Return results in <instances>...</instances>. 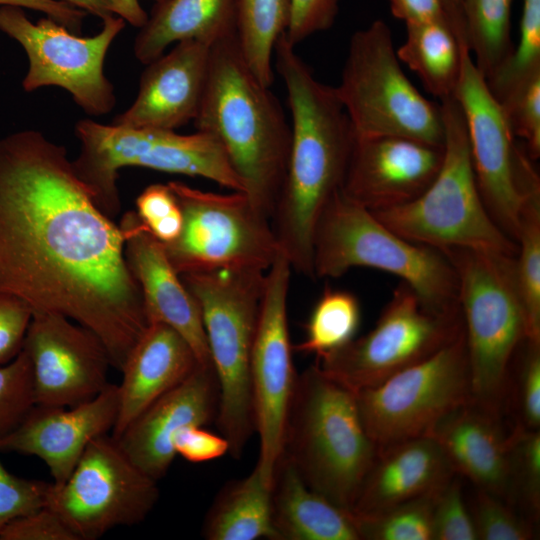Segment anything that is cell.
Masks as SVG:
<instances>
[{"instance_id":"6da1fadb","label":"cell","mask_w":540,"mask_h":540,"mask_svg":"<svg viewBox=\"0 0 540 540\" xmlns=\"http://www.w3.org/2000/svg\"><path fill=\"white\" fill-rule=\"evenodd\" d=\"M124 243L64 146L31 129L0 138V292L86 327L119 371L149 326Z\"/></svg>"},{"instance_id":"7a4b0ae2","label":"cell","mask_w":540,"mask_h":540,"mask_svg":"<svg viewBox=\"0 0 540 540\" xmlns=\"http://www.w3.org/2000/svg\"><path fill=\"white\" fill-rule=\"evenodd\" d=\"M274 57L287 92L291 144L285 181L270 223L292 270L314 279L315 225L342 187L356 133L335 87L314 76L285 33L275 45Z\"/></svg>"},{"instance_id":"3957f363","label":"cell","mask_w":540,"mask_h":540,"mask_svg":"<svg viewBox=\"0 0 540 540\" xmlns=\"http://www.w3.org/2000/svg\"><path fill=\"white\" fill-rule=\"evenodd\" d=\"M196 131L213 136L238 175L243 193L271 220L285 181L291 126L279 99L246 66L232 34L211 47Z\"/></svg>"},{"instance_id":"277c9868","label":"cell","mask_w":540,"mask_h":540,"mask_svg":"<svg viewBox=\"0 0 540 540\" xmlns=\"http://www.w3.org/2000/svg\"><path fill=\"white\" fill-rule=\"evenodd\" d=\"M355 392L314 363L297 374L282 453L306 485L350 511L376 454Z\"/></svg>"},{"instance_id":"5b68a950","label":"cell","mask_w":540,"mask_h":540,"mask_svg":"<svg viewBox=\"0 0 540 540\" xmlns=\"http://www.w3.org/2000/svg\"><path fill=\"white\" fill-rule=\"evenodd\" d=\"M355 267L397 276L431 312L460 310L457 273L448 255L401 237L340 189L315 225L314 276L338 278Z\"/></svg>"},{"instance_id":"8992f818","label":"cell","mask_w":540,"mask_h":540,"mask_svg":"<svg viewBox=\"0 0 540 540\" xmlns=\"http://www.w3.org/2000/svg\"><path fill=\"white\" fill-rule=\"evenodd\" d=\"M265 276L256 269L180 275L200 307L219 386L215 422L235 459L255 432L250 365Z\"/></svg>"},{"instance_id":"52a82bcc","label":"cell","mask_w":540,"mask_h":540,"mask_svg":"<svg viewBox=\"0 0 540 540\" xmlns=\"http://www.w3.org/2000/svg\"><path fill=\"white\" fill-rule=\"evenodd\" d=\"M443 252L458 278L472 400L503 414L510 366L527 339L516 255L474 249Z\"/></svg>"},{"instance_id":"ba28073f","label":"cell","mask_w":540,"mask_h":540,"mask_svg":"<svg viewBox=\"0 0 540 540\" xmlns=\"http://www.w3.org/2000/svg\"><path fill=\"white\" fill-rule=\"evenodd\" d=\"M439 104L445 142L437 176L416 199L372 213L401 237L441 251L474 249L516 255V242L496 224L480 196L458 101L451 96Z\"/></svg>"},{"instance_id":"9c48e42d","label":"cell","mask_w":540,"mask_h":540,"mask_svg":"<svg viewBox=\"0 0 540 540\" xmlns=\"http://www.w3.org/2000/svg\"><path fill=\"white\" fill-rule=\"evenodd\" d=\"M80 152L72 160L76 176L109 218L120 212L119 170L136 166L171 174L199 176L232 191L243 185L219 142L196 131L135 128L85 118L75 124Z\"/></svg>"},{"instance_id":"30bf717a","label":"cell","mask_w":540,"mask_h":540,"mask_svg":"<svg viewBox=\"0 0 540 540\" xmlns=\"http://www.w3.org/2000/svg\"><path fill=\"white\" fill-rule=\"evenodd\" d=\"M335 91L356 135L402 136L444 146L440 104L425 98L408 79L383 20L351 36Z\"/></svg>"},{"instance_id":"8fae6325","label":"cell","mask_w":540,"mask_h":540,"mask_svg":"<svg viewBox=\"0 0 540 540\" xmlns=\"http://www.w3.org/2000/svg\"><path fill=\"white\" fill-rule=\"evenodd\" d=\"M181 209L180 234L162 243L179 274L217 269L267 271L280 254L270 220L243 192L219 194L168 183Z\"/></svg>"},{"instance_id":"7c38bea8","label":"cell","mask_w":540,"mask_h":540,"mask_svg":"<svg viewBox=\"0 0 540 540\" xmlns=\"http://www.w3.org/2000/svg\"><path fill=\"white\" fill-rule=\"evenodd\" d=\"M463 330L461 310L431 312L401 281L373 329L316 358L315 363L326 375L357 392L425 360Z\"/></svg>"},{"instance_id":"4fadbf2b","label":"cell","mask_w":540,"mask_h":540,"mask_svg":"<svg viewBox=\"0 0 540 540\" xmlns=\"http://www.w3.org/2000/svg\"><path fill=\"white\" fill-rule=\"evenodd\" d=\"M355 396L378 449L428 435L446 414L472 400L464 330L430 357Z\"/></svg>"},{"instance_id":"5bb4252c","label":"cell","mask_w":540,"mask_h":540,"mask_svg":"<svg viewBox=\"0 0 540 540\" xmlns=\"http://www.w3.org/2000/svg\"><path fill=\"white\" fill-rule=\"evenodd\" d=\"M102 21L97 34L82 37L47 16L34 23L22 8L0 7V31L15 40L27 56L23 89L32 92L57 86L69 92L88 115L111 112L116 96L104 73V61L126 21L117 15Z\"/></svg>"},{"instance_id":"9a60e30c","label":"cell","mask_w":540,"mask_h":540,"mask_svg":"<svg viewBox=\"0 0 540 540\" xmlns=\"http://www.w3.org/2000/svg\"><path fill=\"white\" fill-rule=\"evenodd\" d=\"M454 97L464 115L480 196L496 224L516 242L522 209L527 198L540 191V180L467 46Z\"/></svg>"},{"instance_id":"2e32d148","label":"cell","mask_w":540,"mask_h":540,"mask_svg":"<svg viewBox=\"0 0 540 540\" xmlns=\"http://www.w3.org/2000/svg\"><path fill=\"white\" fill-rule=\"evenodd\" d=\"M158 498V481L108 433L90 442L63 484L51 482L46 505L78 540H95L116 527L141 523Z\"/></svg>"},{"instance_id":"e0dca14e","label":"cell","mask_w":540,"mask_h":540,"mask_svg":"<svg viewBox=\"0 0 540 540\" xmlns=\"http://www.w3.org/2000/svg\"><path fill=\"white\" fill-rule=\"evenodd\" d=\"M291 273L292 268L281 253L266 271L250 365L255 432L260 443L256 466L270 486L283 449L297 377L287 319Z\"/></svg>"},{"instance_id":"ac0fdd59","label":"cell","mask_w":540,"mask_h":540,"mask_svg":"<svg viewBox=\"0 0 540 540\" xmlns=\"http://www.w3.org/2000/svg\"><path fill=\"white\" fill-rule=\"evenodd\" d=\"M22 350L32 368L36 405L70 407L110 383L107 349L89 329L53 312H34Z\"/></svg>"},{"instance_id":"d6986e66","label":"cell","mask_w":540,"mask_h":540,"mask_svg":"<svg viewBox=\"0 0 540 540\" xmlns=\"http://www.w3.org/2000/svg\"><path fill=\"white\" fill-rule=\"evenodd\" d=\"M444 146L392 135H356L342 193L371 212L408 203L433 182Z\"/></svg>"},{"instance_id":"ffe728a7","label":"cell","mask_w":540,"mask_h":540,"mask_svg":"<svg viewBox=\"0 0 540 540\" xmlns=\"http://www.w3.org/2000/svg\"><path fill=\"white\" fill-rule=\"evenodd\" d=\"M119 408L118 385L70 407L35 405L24 421L0 440V451L36 456L56 486L63 484L95 438L112 432Z\"/></svg>"},{"instance_id":"44dd1931","label":"cell","mask_w":540,"mask_h":540,"mask_svg":"<svg viewBox=\"0 0 540 540\" xmlns=\"http://www.w3.org/2000/svg\"><path fill=\"white\" fill-rule=\"evenodd\" d=\"M219 386L213 366L200 364L180 384L146 408L115 438L129 458L159 481L169 470L176 452L175 436L190 425L216 420Z\"/></svg>"},{"instance_id":"7402d4cb","label":"cell","mask_w":540,"mask_h":540,"mask_svg":"<svg viewBox=\"0 0 540 540\" xmlns=\"http://www.w3.org/2000/svg\"><path fill=\"white\" fill-rule=\"evenodd\" d=\"M125 237L124 255L137 281L150 323H162L179 333L202 366H213L200 307L169 262L162 243L134 211L119 224Z\"/></svg>"},{"instance_id":"603a6c76","label":"cell","mask_w":540,"mask_h":540,"mask_svg":"<svg viewBox=\"0 0 540 540\" xmlns=\"http://www.w3.org/2000/svg\"><path fill=\"white\" fill-rule=\"evenodd\" d=\"M211 47L194 40L146 64L132 105L113 124L175 130L193 121L204 94Z\"/></svg>"},{"instance_id":"cb8c5ba5","label":"cell","mask_w":540,"mask_h":540,"mask_svg":"<svg viewBox=\"0 0 540 540\" xmlns=\"http://www.w3.org/2000/svg\"><path fill=\"white\" fill-rule=\"evenodd\" d=\"M501 417L470 400L440 419L428 435L441 447L457 476L506 501L509 432Z\"/></svg>"},{"instance_id":"d4e9b609","label":"cell","mask_w":540,"mask_h":540,"mask_svg":"<svg viewBox=\"0 0 540 540\" xmlns=\"http://www.w3.org/2000/svg\"><path fill=\"white\" fill-rule=\"evenodd\" d=\"M455 475L443 450L429 435L379 448L351 513H376L432 494Z\"/></svg>"},{"instance_id":"484cf974","label":"cell","mask_w":540,"mask_h":540,"mask_svg":"<svg viewBox=\"0 0 540 540\" xmlns=\"http://www.w3.org/2000/svg\"><path fill=\"white\" fill-rule=\"evenodd\" d=\"M186 340L171 327L150 323L121 368L119 408L111 435L122 432L153 402L185 380L197 367Z\"/></svg>"},{"instance_id":"4316f807","label":"cell","mask_w":540,"mask_h":540,"mask_svg":"<svg viewBox=\"0 0 540 540\" xmlns=\"http://www.w3.org/2000/svg\"><path fill=\"white\" fill-rule=\"evenodd\" d=\"M271 518L277 540H359L351 512L309 488L283 454L272 479Z\"/></svg>"},{"instance_id":"83f0119b","label":"cell","mask_w":540,"mask_h":540,"mask_svg":"<svg viewBox=\"0 0 540 540\" xmlns=\"http://www.w3.org/2000/svg\"><path fill=\"white\" fill-rule=\"evenodd\" d=\"M236 34L235 0H163L139 28L133 51L148 64L171 44L194 40L212 47Z\"/></svg>"},{"instance_id":"f1b7e54d","label":"cell","mask_w":540,"mask_h":540,"mask_svg":"<svg viewBox=\"0 0 540 540\" xmlns=\"http://www.w3.org/2000/svg\"><path fill=\"white\" fill-rule=\"evenodd\" d=\"M208 540H277L271 518V486L257 466L227 482L216 495L202 527Z\"/></svg>"},{"instance_id":"f546056e","label":"cell","mask_w":540,"mask_h":540,"mask_svg":"<svg viewBox=\"0 0 540 540\" xmlns=\"http://www.w3.org/2000/svg\"><path fill=\"white\" fill-rule=\"evenodd\" d=\"M396 50L400 62L418 75L426 90L442 100L454 96L463 62L461 42L446 21L410 22Z\"/></svg>"},{"instance_id":"4dcf8cb0","label":"cell","mask_w":540,"mask_h":540,"mask_svg":"<svg viewBox=\"0 0 540 540\" xmlns=\"http://www.w3.org/2000/svg\"><path fill=\"white\" fill-rule=\"evenodd\" d=\"M291 13V0H235L238 48L250 72L266 87L273 84L274 48L289 27Z\"/></svg>"},{"instance_id":"1f68e13d","label":"cell","mask_w":540,"mask_h":540,"mask_svg":"<svg viewBox=\"0 0 540 540\" xmlns=\"http://www.w3.org/2000/svg\"><path fill=\"white\" fill-rule=\"evenodd\" d=\"M513 0H463L462 18L468 49L477 69L488 79L512 51Z\"/></svg>"},{"instance_id":"d6a6232c","label":"cell","mask_w":540,"mask_h":540,"mask_svg":"<svg viewBox=\"0 0 540 540\" xmlns=\"http://www.w3.org/2000/svg\"><path fill=\"white\" fill-rule=\"evenodd\" d=\"M360 321V304L354 294L326 288L310 314L305 338L295 350L316 358L337 350L354 339Z\"/></svg>"},{"instance_id":"836d02e7","label":"cell","mask_w":540,"mask_h":540,"mask_svg":"<svg viewBox=\"0 0 540 540\" xmlns=\"http://www.w3.org/2000/svg\"><path fill=\"white\" fill-rule=\"evenodd\" d=\"M515 270L527 325V339L540 341V191L521 212L516 236Z\"/></svg>"},{"instance_id":"e575fe53","label":"cell","mask_w":540,"mask_h":540,"mask_svg":"<svg viewBox=\"0 0 540 540\" xmlns=\"http://www.w3.org/2000/svg\"><path fill=\"white\" fill-rule=\"evenodd\" d=\"M506 502L536 524L540 515V429L509 431Z\"/></svg>"},{"instance_id":"d590c367","label":"cell","mask_w":540,"mask_h":540,"mask_svg":"<svg viewBox=\"0 0 540 540\" xmlns=\"http://www.w3.org/2000/svg\"><path fill=\"white\" fill-rule=\"evenodd\" d=\"M436 492L376 513H351L359 540H432V509Z\"/></svg>"},{"instance_id":"8d00e7d4","label":"cell","mask_w":540,"mask_h":540,"mask_svg":"<svg viewBox=\"0 0 540 540\" xmlns=\"http://www.w3.org/2000/svg\"><path fill=\"white\" fill-rule=\"evenodd\" d=\"M540 72V0H523L520 37L505 62L488 78L486 84L500 102L535 73Z\"/></svg>"},{"instance_id":"74e56055","label":"cell","mask_w":540,"mask_h":540,"mask_svg":"<svg viewBox=\"0 0 540 540\" xmlns=\"http://www.w3.org/2000/svg\"><path fill=\"white\" fill-rule=\"evenodd\" d=\"M514 416V425L540 429V341L525 339L508 373L504 410Z\"/></svg>"},{"instance_id":"f35d334b","label":"cell","mask_w":540,"mask_h":540,"mask_svg":"<svg viewBox=\"0 0 540 540\" xmlns=\"http://www.w3.org/2000/svg\"><path fill=\"white\" fill-rule=\"evenodd\" d=\"M477 540H531L535 523L515 512L503 499L476 489L468 505Z\"/></svg>"},{"instance_id":"ab89813d","label":"cell","mask_w":540,"mask_h":540,"mask_svg":"<svg viewBox=\"0 0 540 540\" xmlns=\"http://www.w3.org/2000/svg\"><path fill=\"white\" fill-rule=\"evenodd\" d=\"M35 405L31 363L21 350L0 366V440L11 434Z\"/></svg>"},{"instance_id":"60d3db41","label":"cell","mask_w":540,"mask_h":540,"mask_svg":"<svg viewBox=\"0 0 540 540\" xmlns=\"http://www.w3.org/2000/svg\"><path fill=\"white\" fill-rule=\"evenodd\" d=\"M515 137L523 140L532 161L540 157V72L511 90L499 102Z\"/></svg>"},{"instance_id":"b9f144b4","label":"cell","mask_w":540,"mask_h":540,"mask_svg":"<svg viewBox=\"0 0 540 540\" xmlns=\"http://www.w3.org/2000/svg\"><path fill=\"white\" fill-rule=\"evenodd\" d=\"M432 540H477L457 475L434 494Z\"/></svg>"},{"instance_id":"7bdbcfd3","label":"cell","mask_w":540,"mask_h":540,"mask_svg":"<svg viewBox=\"0 0 540 540\" xmlns=\"http://www.w3.org/2000/svg\"><path fill=\"white\" fill-rule=\"evenodd\" d=\"M136 208L140 220L160 242L169 243L180 234L183 217L168 184L147 186L137 197Z\"/></svg>"},{"instance_id":"ee69618b","label":"cell","mask_w":540,"mask_h":540,"mask_svg":"<svg viewBox=\"0 0 540 540\" xmlns=\"http://www.w3.org/2000/svg\"><path fill=\"white\" fill-rule=\"evenodd\" d=\"M51 483L10 473L0 461V531L13 519L46 505Z\"/></svg>"},{"instance_id":"f6af8a7d","label":"cell","mask_w":540,"mask_h":540,"mask_svg":"<svg viewBox=\"0 0 540 540\" xmlns=\"http://www.w3.org/2000/svg\"><path fill=\"white\" fill-rule=\"evenodd\" d=\"M0 540H78L75 533L49 506L21 515L0 531Z\"/></svg>"},{"instance_id":"bcb514c9","label":"cell","mask_w":540,"mask_h":540,"mask_svg":"<svg viewBox=\"0 0 540 540\" xmlns=\"http://www.w3.org/2000/svg\"><path fill=\"white\" fill-rule=\"evenodd\" d=\"M340 0H291L292 13L285 33L296 47L315 33L329 29L335 22Z\"/></svg>"},{"instance_id":"7dc6e473","label":"cell","mask_w":540,"mask_h":540,"mask_svg":"<svg viewBox=\"0 0 540 540\" xmlns=\"http://www.w3.org/2000/svg\"><path fill=\"white\" fill-rule=\"evenodd\" d=\"M32 315V309L20 298L0 292V365L22 350Z\"/></svg>"},{"instance_id":"c3c4849f","label":"cell","mask_w":540,"mask_h":540,"mask_svg":"<svg viewBox=\"0 0 540 540\" xmlns=\"http://www.w3.org/2000/svg\"><path fill=\"white\" fill-rule=\"evenodd\" d=\"M173 446L176 455L192 463L214 460L229 452V443L224 436L197 425L183 428L175 436Z\"/></svg>"},{"instance_id":"681fc988","label":"cell","mask_w":540,"mask_h":540,"mask_svg":"<svg viewBox=\"0 0 540 540\" xmlns=\"http://www.w3.org/2000/svg\"><path fill=\"white\" fill-rule=\"evenodd\" d=\"M14 6L44 13L73 33L81 32L87 13L63 0H0V7Z\"/></svg>"},{"instance_id":"f907efd6","label":"cell","mask_w":540,"mask_h":540,"mask_svg":"<svg viewBox=\"0 0 540 540\" xmlns=\"http://www.w3.org/2000/svg\"><path fill=\"white\" fill-rule=\"evenodd\" d=\"M388 1L390 4L391 13L397 19L402 20L405 23L422 21L448 22L441 0Z\"/></svg>"},{"instance_id":"816d5d0a","label":"cell","mask_w":540,"mask_h":540,"mask_svg":"<svg viewBox=\"0 0 540 540\" xmlns=\"http://www.w3.org/2000/svg\"><path fill=\"white\" fill-rule=\"evenodd\" d=\"M115 15L123 18L130 25L141 28L148 19L140 0H110Z\"/></svg>"},{"instance_id":"f5cc1de1","label":"cell","mask_w":540,"mask_h":540,"mask_svg":"<svg viewBox=\"0 0 540 540\" xmlns=\"http://www.w3.org/2000/svg\"><path fill=\"white\" fill-rule=\"evenodd\" d=\"M441 2L456 37L467 45L461 10L463 0H441Z\"/></svg>"},{"instance_id":"db71d44e","label":"cell","mask_w":540,"mask_h":540,"mask_svg":"<svg viewBox=\"0 0 540 540\" xmlns=\"http://www.w3.org/2000/svg\"><path fill=\"white\" fill-rule=\"evenodd\" d=\"M87 14H92L104 20L115 15L110 0H63Z\"/></svg>"},{"instance_id":"11a10c76","label":"cell","mask_w":540,"mask_h":540,"mask_svg":"<svg viewBox=\"0 0 540 540\" xmlns=\"http://www.w3.org/2000/svg\"><path fill=\"white\" fill-rule=\"evenodd\" d=\"M151 1H154L155 3H157V2H160V1H163V0H151Z\"/></svg>"}]
</instances>
